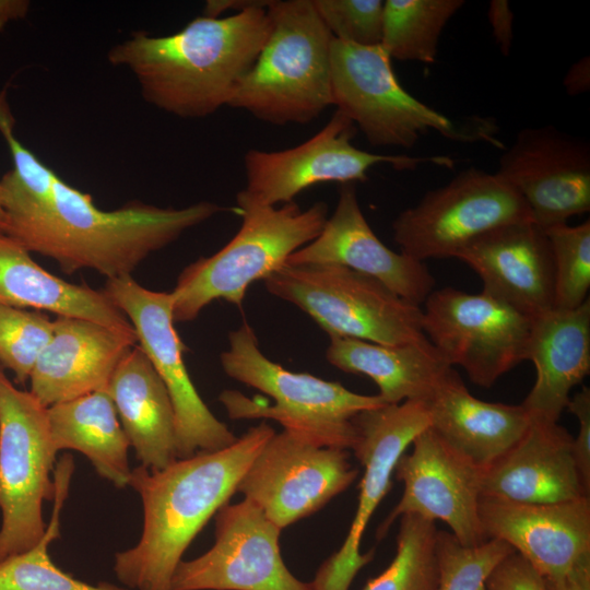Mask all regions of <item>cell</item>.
Returning <instances> with one entry per match:
<instances>
[{
    "mask_svg": "<svg viewBox=\"0 0 590 590\" xmlns=\"http://www.w3.org/2000/svg\"><path fill=\"white\" fill-rule=\"evenodd\" d=\"M7 145L13 167L0 179L4 234L51 258L67 274L88 269L107 279L131 275L150 255L226 210L209 201L180 209L133 201L105 211L16 137Z\"/></svg>",
    "mask_w": 590,
    "mask_h": 590,
    "instance_id": "1",
    "label": "cell"
},
{
    "mask_svg": "<svg viewBox=\"0 0 590 590\" xmlns=\"http://www.w3.org/2000/svg\"><path fill=\"white\" fill-rule=\"evenodd\" d=\"M271 1L224 17L197 16L170 35L134 31L107 59L131 71L146 103L179 118H204L228 106L262 50Z\"/></svg>",
    "mask_w": 590,
    "mask_h": 590,
    "instance_id": "2",
    "label": "cell"
},
{
    "mask_svg": "<svg viewBox=\"0 0 590 590\" xmlns=\"http://www.w3.org/2000/svg\"><path fill=\"white\" fill-rule=\"evenodd\" d=\"M267 423L231 446L177 459L163 470H132L129 485L143 505L139 542L115 555L118 580L134 590H170L173 575L194 536L229 502L248 467L273 436Z\"/></svg>",
    "mask_w": 590,
    "mask_h": 590,
    "instance_id": "3",
    "label": "cell"
},
{
    "mask_svg": "<svg viewBox=\"0 0 590 590\" xmlns=\"http://www.w3.org/2000/svg\"><path fill=\"white\" fill-rule=\"evenodd\" d=\"M231 378L271 397L273 404L224 390L219 400L233 420L269 418L305 440L322 447L350 450L355 441L352 418L385 405L382 399L353 392L340 382L295 373L268 358L253 329L244 322L228 334V349L220 356Z\"/></svg>",
    "mask_w": 590,
    "mask_h": 590,
    "instance_id": "4",
    "label": "cell"
},
{
    "mask_svg": "<svg viewBox=\"0 0 590 590\" xmlns=\"http://www.w3.org/2000/svg\"><path fill=\"white\" fill-rule=\"evenodd\" d=\"M271 28L228 106L276 126L304 125L332 105L333 36L312 0H272Z\"/></svg>",
    "mask_w": 590,
    "mask_h": 590,
    "instance_id": "5",
    "label": "cell"
},
{
    "mask_svg": "<svg viewBox=\"0 0 590 590\" xmlns=\"http://www.w3.org/2000/svg\"><path fill=\"white\" fill-rule=\"evenodd\" d=\"M241 225L217 252L186 267L170 292L174 322L194 320L215 299L241 306L247 288L286 264L288 257L321 232L328 206L302 210L295 201L281 206L237 203Z\"/></svg>",
    "mask_w": 590,
    "mask_h": 590,
    "instance_id": "6",
    "label": "cell"
},
{
    "mask_svg": "<svg viewBox=\"0 0 590 590\" xmlns=\"http://www.w3.org/2000/svg\"><path fill=\"white\" fill-rule=\"evenodd\" d=\"M330 82L332 105L374 146L411 149L428 131L455 141H487L502 146L489 119L455 122L404 90L380 45L358 46L333 38Z\"/></svg>",
    "mask_w": 590,
    "mask_h": 590,
    "instance_id": "7",
    "label": "cell"
},
{
    "mask_svg": "<svg viewBox=\"0 0 590 590\" xmlns=\"http://www.w3.org/2000/svg\"><path fill=\"white\" fill-rule=\"evenodd\" d=\"M267 291L306 312L329 337L384 345L428 341L422 308L378 280L337 264H285L264 280Z\"/></svg>",
    "mask_w": 590,
    "mask_h": 590,
    "instance_id": "8",
    "label": "cell"
},
{
    "mask_svg": "<svg viewBox=\"0 0 590 590\" xmlns=\"http://www.w3.org/2000/svg\"><path fill=\"white\" fill-rule=\"evenodd\" d=\"M57 452L47 408L17 389L0 365V562L44 538L43 503L56 496L50 472Z\"/></svg>",
    "mask_w": 590,
    "mask_h": 590,
    "instance_id": "9",
    "label": "cell"
},
{
    "mask_svg": "<svg viewBox=\"0 0 590 590\" xmlns=\"http://www.w3.org/2000/svg\"><path fill=\"white\" fill-rule=\"evenodd\" d=\"M356 130L337 109L320 131L294 148L247 151L246 186L237 193V203L278 206L293 202L298 193L317 184L366 181L368 170L380 164L397 170L415 169L422 164H455L448 156L381 155L361 150L352 143Z\"/></svg>",
    "mask_w": 590,
    "mask_h": 590,
    "instance_id": "10",
    "label": "cell"
},
{
    "mask_svg": "<svg viewBox=\"0 0 590 590\" xmlns=\"http://www.w3.org/2000/svg\"><path fill=\"white\" fill-rule=\"evenodd\" d=\"M528 220L526 203L507 182L470 167L403 210L392 222V233L401 252L424 262L455 258L479 236Z\"/></svg>",
    "mask_w": 590,
    "mask_h": 590,
    "instance_id": "11",
    "label": "cell"
},
{
    "mask_svg": "<svg viewBox=\"0 0 590 590\" xmlns=\"http://www.w3.org/2000/svg\"><path fill=\"white\" fill-rule=\"evenodd\" d=\"M423 305L424 334L476 386L488 388L527 361L532 318L505 303L448 286L432 291Z\"/></svg>",
    "mask_w": 590,
    "mask_h": 590,
    "instance_id": "12",
    "label": "cell"
},
{
    "mask_svg": "<svg viewBox=\"0 0 590 590\" xmlns=\"http://www.w3.org/2000/svg\"><path fill=\"white\" fill-rule=\"evenodd\" d=\"M103 291L129 319L139 345L166 386L175 411L178 459L234 444L238 437L214 416L190 379L186 347L174 327L170 293L145 288L131 275L107 279Z\"/></svg>",
    "mask_w": 590,
    "mask_h": 590,
    "instance_id": "13",
    "label": "cell"
},
{
    "mask_svg": "<svg viewBox=\"0 0 590 590\" xmlns=\"http://www.w3.org/2000/svg\"><path fill=\"white\" fill-rule=\"evenodd\" d=\"M355 441L351 450L364 467L358 504L349 533L339 548L318 569L309 590H349L374 551L362 554L361 541L380 502L392 486L399 458L430 425L426 400L411 399L365 410L352 418Z\"/></svg>",
    "mask_w": 590,
    "mask_h": 590,
    "instance_id": "14",
    "label": "cell"
},
{
    "mask_svg": "<svg viewBox=\"0 0 590 590\" xmlns=\"http://www.w3.org/2000/svg\"><path fill=\"white\" fill-rule=\"evenodd\" d=\"M349 457V450L318 446L283 429L257 453L236 493L282 530L315 514L354 482L358 470Z\"/></svg>",
    "mask_w": 590,
    "mask_h": 590,
    "instance_id": "15",
    "label": "cell"
},
{
    "mask_svg": "<svg viewBox=\"0 0 590 590\" xmlns=\"http://www.w3.org/2000/svg\"><path fill=\"white\" fill-rule=\"evenodd\" d=\"M281 531L251 502L226 503L215 514L213 546L178 564L170 590H309L283 562Z\"/></svg>",
    "mask_w": 590,
    "mask_h": 590,
    "instance_id": "16",
    "label": "cell"
},
{
    "mask_svg": "<svg viewBox=\"0 0 590 590\" xmlns=\"http://www.w3.org/2000/svg\"><path fill=\"white\" fill-rule=\"evenodd\" d=\"M495 174L544 231L590 210L589 143L553 126L522 129Z\"/></svg>",
    "mask_w": 590,
    "mask_h": 590,
    "instance_id": "17",
    "label": "cell"
},
{
    "mask_svg": "<svg viewBox=\"0 0 590 590\" xmlns=\"http://www.w3.org/2000/svg\"><path fill=\"white\" fill-rule=\"evenodd\" d=\"M411 445V452H404L394 468L403 494L378 528L377 538L410 514L445 522L464 546L485 542L479 517L482 469L455 452L429 427Z\"/></svg>",
    "mask_w": 590,
    "mask_h": 590,
    "instance_id": "18",
    "label": "cell"
},
{
    "mask_svg": "<svg viewBox=\"0 0 590 590\" xmlns=\"http://www.w3.org/2000/svg\"><path fill=\"white\" fill-rule=\"evenodd\" d=\"M479 517L487 540L509 544L547 581L590 559V497L553 504L481 497Z\"/></svg>",
    "mask_w": 590,
    "mask_h": 590,
    "instance_id": "19",
    "label": "cell"
},
{
    "mask_svg": "<svg viewBox=\"0 0 590 590\" xmlns=\"http://www.w3.org/2000/svg\"><path fill=\"white\" fill-rule=\"evenodd\" d=\"M286 264H337L371 276L405 300L420 306L435 279L423 261L388 248L365 219L354 184L341 185L338 202L320 234L292 253Z\"/></svg>",
    "mask_w": 590,
    "mask_h": 590,
    "instance_id": "20",
    "label": "cell"
},
{
    "mask_svg": "<svg viewBox=\"0 0 590 590\" xmlns=\"http://www.w3.org/2000/svg\"><path fill=\"white\" fill-rule=\"evenodd\" d=\"M476 272L485 294L530 318L555 308L554 266L544 229L531 220L496 227L455 257Z\"/></svg>",
    "mask_w": 590,
    "mask_h": 590,
    "instance_id": "21",
    "label": "cell"
},
{
    "mask_svg": "<svg viewBox=\"0 0 590 590\" xmlns=\"http://www.w3.org/2000/svg\"><path fill=\"white\" fill-rule=\"evenodd\" d=\"M573 438L558 422L531 418L522 437L482 470L481 497L527 504L589 497L575 463Z\"/></svg>",
    "mask_w": 590,
    "mask_h": 590,
    "instance_id": "22",
    "label": "cell"
},
{
    "mask_svg": "<svg viewBox=\"0 0 590 590\" xmlns=\"http://www.w3.org/2000/svg\"><path fill=\"white\" fill-rule=\"evenodd\" d=\"M137 338L101 323L57 316L31 374V393L46 408L106 389Z\"/></svg>",
    "mask_w": 590,
    "mask_h": 590,
    "instance_id": "23",
    "label": "cell"
},
{
    "mask_svg": "<svg viewBox=\"0 0 590 590\" xmlns=\"http://www.w3.org/2000/svg\"><path fill=\"white\" fill-rule=\"evenodd\" d=\"M426 401L429 428L482 470L506 453L531 421L521 404L486 402L472 396L453 367L444 374Z\"/></svg>",
    "mask_w": 590,
    "mask_h": 590,
    "instance_id": "24",
    "label": "cell"
},
{
    "mask_svg": "<svg viewBox=\"0 0 590 590\" xmlns=\"http://www.w3.org/2000/svg\"><path fill=\"white\" fill-rule=\"evenodd\" d=\"M527 361L535 382L521 403L530 418L558 422L571 389L590 373V300L575 309L554 308L532 319Z\"/></svg>",
    "mask_w": 590,
    "mask_h": 590,
    "instance_id": "25",
    "label": "cell"
},
{
    "mask_svg": "<svg viewBox=\"0 0 590 590\" xmlns=\"http://www.w3.org/2000/svg\"><path fill=\"white\" fill-rule=\"evenodd\" d=\"M107 392L142 467L163 470L178 459L170 397L138 343L116 367Z\"/></svg>",
    "mask_w": 590,
    "mask_h": 590,
    "instance_id": "26",
    "label": "cell"
},
{
    "mask_svg": "<svg viewBox=\"0 0 590 590\" xmlns=\"http://www.w3.org/2000/svg\"><path fill=\"white\" fill-rule=\"evenodd\" d=\"M0 304L85 319L137 338L129 319L104 291L51 274L5 234H0Z\"/></svg>",
    "mask_w": 590,
    "mask_h": 590,
    "instance_id": "27",
    "label": "cell"
},
{
    "mask_svg": "<svg viewBox=\"0 0 590 590\" xmlns=\"http://www.w3.org/2000/svg\"><path fill=\"white\" fill-rule=\"evenodd\" d=\"M326 358L342 371L369 377L386 404L427 400L451 367L429 341L384 345L331 337Z\"/></svg>",
    "mask_w": 590,
    "mask_h": 590,
    "instance_id": "28",
    "label": "cell"
},
{
    "mask_svg": "<svg viewBox=\"0 0 590 590\" xmlns=\"http://www.w3.org/2000/svg\"><path fill=\"white\" fill-rule=\"evenodd\" d=\"M51 440L57 451L83 453L97 473L122 488L129 485V439L106 389L47 408Z\"/></svg>",
    "mask_w": 590,
    "mask_h": 590,
    "instance_id": "29",
    "label": "cell"
},
{
    "mask_svg": "<svg viewBox=\"0 0 590 590\" xmlns=\"http://www.w3.org/2000/svg\"><path fill=\"white\" fill-rule=\"evenodd\" d=\"M463 0H386L380 46L400 61L433 63L440 35Z\"/></svg>",
    "mask_w": 590,
    "mask_h": 590,
    "instance_id": "30",
    "label": "cell"
},
{
    "mask_svg": "<svg viewBox=\"0 0 590 590\" xmlns=\"http://www.w3.org/2000/svg\"><path fill=\"white\" fill-rule=\"evenodd\" d=\"M73 464L62 459L56 474V505L46 533L33 548L0 562V590H129L113 583L81 581L54 564L49 544L59 536V512L66 499Z\"/></svg>",
    "mask_w": 590,
    "mask_h": 590,
    "instance_id": "31",
    "label": "cell"
},
{
    "mask_svg": "<svg viewBox=\"0 0 590 590\" xmlns=\"http://www.w3.org/2000/svg\"><path fill=\"white\" fill-rule=\"evenodd\" d=\"M436 534L434 521L417 515L401 516L392 562L363 590H438Z\"/></svg>",
    "mask_w": 590,
    "mask_h": 590,
    "instance_id": "32",
    "label": "cell"
},
{
    "mask_svg": "<svg viewBox=\"0 0 590 590\" xmlns=\"http://www.w3.org/2000/svg\"><path fill=\"white\" fill-rule=\"evenodd\" d=\"M554 266V305L575 309L588 299L590 288V221L545 229Z\"/></svg>",
    "mask_w": 590,
    "mask_h": 590,
    "instance_id": "33",
    "label": "cell"
},
{
    "mask_svg": "<svg viewBox=\"0 0 590 590\" xmlns=\"http://www.w3.org/2000/svg\"><path fill=\"white\" fill-rule=\"evenodd\" d=\"M512 552L509 544L498 539L464 546L451 532L437 530L438 590H484L489 574Z\"/></svg>",
    "mask_w": 590,
    "mask_h": 590,
    "instance_id": "34",
    "label": "cell"
},
{
    "mask_svg": "<svg viewBox=\"0 0 590 590\" xmlns=\"http://www.w3.org/2000/svg\"><path fill=\"white\" fill-rule=\"evenodd\" d=\"M54 334V321L42 311L0 304V365L24 385Z\"/></svg>",
    "mask_w": 590,
    "mask_h": 590,
    "instance_id": "35",
    "label": "cell"
},
{
    "mask_svg": "<svg viewBox=\"0 0 590 590\" xmlns=\"http://www.w3.org/2000/svg\"><path fill=\"white\" fill-rule=\"evenodd\" d=\"M333 38L358 46L381 44L384 5L381 0H312Z\"/></svg>",
    "mask_w": 590,
    "mask_h": 590,
    "instance_id": "36",
    "label": "cell"
},
{
    "mask_svg": "<svg viewBox=\"0 0 590 590\" xmlns=\"http://www.w3.org/2000/svg\"><path fill=\"white\" fill-rule=\"evenodd\" d=\"M484 590H548V587L544 577L514 551L496 565Z\"/></svg>",
    "mask_w": 590,
    "mask_h": 590,
    "instance_id": "37",
    "label": "cell"
},
{
    "mask_svg": "<svg viewBox=\"0 0 590 590\" xmlns=\"http://www.w3.org/2000/svg\"><path fill=\"white\" fill-rule=\"evenodd\" d=\"M566 410L578 420L579 430L573 438V455L582 484L590 494V389L582 387L575 393Z\"/></svg>",
    "mask_w": 590,
    "mask_h": 590,
    "instance_id": "38",
    "label": "cell"
},
{
    "mask_svg": "<svg viewBox=\"0 0 590 590\" xmlns=\"http://www.w3.org/2000/svg\"><path fill=\"white\" fill-rule=\"evenodd\" d=\"M488 22L500 51L508 56L512 43L514 13L507 0H492L487 10Z\"/></svg>",
    "mask_w": 590,
    "mask_h": 590,
    "instance_id": "39",
    "label": "cell"
},
{
    "mask_svg": "<svg viewBox=\"0 0 590 590\" xmlns=\"http://www.w3.org/2000/svg\"><path fill=\"white\" fill-rule=\"evenodd\" d=\"M548 590H590V559L580 563L562 579L547 581Z\"/></svg>",
    "mask_w": 590,
    "mask_h": 590,
    "instance_id": "40",
    "label": "cell"
},
{
    "mask_svg": "<svg viewBox=\"0 0 590 590\" xmlns=\"http://www.w3.org/2000/svg\"><path fill=\"white\" fill-rule=\"evenodd\" d=\"M590 59L585 57L568 70L564 85L570 95L586 93L590 87Z\"/></svg>",
    "mask_w": 590,
    "mask_h": 590,
    "instance_id": "41",
    "label": "cell"
},
{
    "mask_svg": "<svg viewBox=\"0 0 590 590\" xmlns=\"http://www.w3.org/2000/svg\"><path fill=\"white\" fill-rule=\"evenodd\" d=\"M264 0H209L205 2L202 15L221 17V14L229 11L237 13L248 8L261 4Z\"/></svg>",
    "mask_w": 590,
    "mask_h": 590,
    "instance_id": "42",
    "label": "cell"
},
{
    "mask_svg": "<svg viewBox=\"0 0 590 590\" xmlns=\"http://www.w3.org/2000/svg\"><path fill=\"white\" fill-rule=\"evenodd\" d=\"M30 8L27 0H0V32L11 22L24 19Z\"/></svg>",
    "mask_w": 590,
    "mask_h": 590,
    "instance_id": "43",
    "label": "cell"
},
{
    "mask_svg": "<svg viewBox=\"0 0 590 590\" xmlns=\"http://www.w3.org/2000/svg\"><path fill=\"white\" fill-rule=\"evenodd\" d=\"M5 233V212L3 208V190L0 184V234Z\"/></svg>",
    "mask_w": 590,
    "mask_h": 590,
    "instance_id": "44",
    "label": "cell"
}]
</instances>
